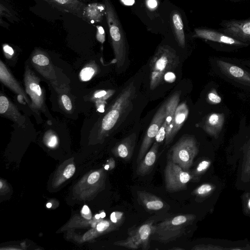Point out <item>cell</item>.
<instances>
[{
    "label": "cell",
    "mask_w": 250,
    "mask_h": 250,
    "mask_svg": "<svg viewBox=\"0 0 250 250\" xmlns=\"http://www.w3.org/2000/svg\"><path fill=\"white\" fill-rule=\"evenodd\" d=\"M221 25L226 34L244 42L250 41V19L227 21Z\"/></svg>",
    "instance_id": "cell-14"
},
{
    "label": "cell",
    "mask_w": 250,
    "mask_h": 250,
    "mask_svg": "<svg viewBox=\"0 0 250 250\" xmlns=\"http://www.w3.org/2000/svg\"><path fill=\"white\" fill-rule=\"evenodd\" d=\"M234 138L242 142L243 159L241 178L244 182H248L250 181V121L247 123L245 117L241 119L239 130Z\"/></svg>",
    "instance_id": "cell-12"
},
{
    "label": "cell",
    "mask_w": 250,
    "mask_h": 250,
    "mask_svg": "<svg viewBox=\"0 0 250 250\" xmlns=\"http://www.w3.org/2000/svg\"><path fill=\"white\" fill-rule=\"evenodd\" d=\"M159 143L155 142L150 149L146 154L142 160L138 164L136 173L144 176L152 170L158 158Z\"/></svg>",
    "instance_id": "cell-20"
},
{
    "label": "cell",
    "mask_w": 250,
    "mask_h": 250,
    "mask_svg": "<svg viewBox=\"0 0 250 250\" xmlns=\"http://www.w3.org/2000/svg\"><path fill=\"white\" fill-rule=\"evenodd\" d=\"M210 165L211 161L208 159H204L200 161L191 174L192 179L196 180L198 177L203 174L209 167Z\"/></svg>",
    "instance_id": "cell-30"
},
{
    "label": "cell",
    "mask_w": 250,
    "mask_h": 250,
    "mask_svg": "<svg viewBox=\"0 0 250 250\" xmlns=\"http://www.w3.org/2000/svg\"><path fill=\"white\" fill-rule=\"evenodd\" d=\"M137 195L138 201L146 210L157 211L165 207L163 200L152 193L144 190H139L137 191Z\"/></svg>",
    "instance_id": "cell-22"
},
{
    "label": "cell",
    "mask_w": 250,
    "mask_h": 250,
    "mask_svg": "<svg viewBox=\"0 0 250 250\" xmlns=\"http://www.w3.org/2000/svg\"><path fill=\"white\" fill-rule=\"evenodd\" d=\"M136 140L135 133H133L122 140L113 149L115 155L125 161L129 160L132 156Z\"/></svg>",
    "instance_id": "cell-21"
},
{
    "label": "cell",
    "mask_w": 250,
    "mask_h": 250,
    "mask_svg": "<svg viewBox=\"0 0 250 250\" xmlns=\"http://www.w3.org/2000/svg\"><path fill=\"white\" fill-rule=\"evenodd\" d=\"M189 114L188 106L186 102L178 105L175 112L173 126L168 141V144L171 143L174 138L185 122Z\"/></svg>",
    "instance_id": "cell-23"
},
{
    "label": "cell",
    "mask_w": 250,
    "mask_h": 250,
    "mask_svg": "<svg viewBox=\"0 0 250 250\" xmlns=\"http://www.w3.org/2000/svg\"><path fill=\"white\" fill-rule=\"evenodd\" d=\"M105 15L108 26L111 43L118 68L125 60L127 43L122 28L114 7L110 0H104Z\"/></svg>",
    "instance_id": "cell-3"
},
{
    "label": "cell",
    "mask_w": 250,
    "mask_h": 250,
    "mask_svg": "<svg viewBox=\"0 0 250 250\" xmlns=\"http://www.w3.org/2000/svg\"><path fill=\"white\" fill-rule=\"evenodd\" d=\"M175 78V75L173 72H168L164 76V80L168 83L174 82Z\"/></svg>",
    "instance_id": "cell-41"
},
{
    "label": "cell",
    "mask_w": 250,
    "mask_h": 250,
    "mask_svg": "<svg viewBox=\"0 0 250 250\" xmlns=\"http://www.w3.org/2000/svg\"><path fill=\"white\" fill-rule=\"evenodd\" d=\"M82 215L83 217L87 219H90L91 218V212L88 208V207L84 205L81 211Z\"/></svg>",
    "instance_id": "cell-40"
},
{
    "label": "cell",
    "mask_w": 250,
    "mask_h": 250,
    "mask_svg": "<svg viewBox=\"0 0 250 250\" xmlns=\"http://www.w3.org/2000/svg\"><path fill=\"white\" fill-rule=\"evenodd\" d=\"M25 91L30 98V107L39 114L45 112V98L43 91L40 85V79L26 64L23 74Z\"/></svg>",
    "instance_id": "cell-8"
},
{
    "label": "cell",
    "mask_w": 250,
    "mask_h": 250,
    "mask_svg": "<svg viewBox=\"0 0 250 250\" xmlns=\"http://www.w3.org/2000/svg\"><path fill=\"white\" fill-rule=\"evenodd\" d=\"M135 86L132 82L118 95L98 124V129L100 135H107L119 122L123 114L131 106L135 98Z\"/></svg>",
    "instance_id": "cell-1"
},
{
    "label": "cell",
    "mask_w": 250,
    "mask_h": 250,
    "mask_svg": "<svg viewBox=\"0 0 250 250\" xmlns=\"http://www.w3.org/2000/svg\"><path fill=\"white\" fill-rule=\"evenodd\" d=\"M215 187L210 183H204L193 191V193L197 197L204 198L208 197L214 191Z\"/></svg>",
    "instance_id": "cell-27"
},
{
    "label": "cell",
    "mask_w": 250,
    "mask_h": 250,
    "mask_svg": "<svg viewBox=\"0 0 250 250\" xmlns=\"http://www.w3.org/2000/svg\"><path fill=\"white\" fill-rule=\"evenodd\" d=\"M96 38L101 43H104L105 41V32L101 26H97Z\"/></svg>",
    "instance_id": "cell-36"
},
{
    "label": "cell",
    "mask_w": 250,
    "mask_h": 250,
    "mask_svg": "<svg viewBox=\"0 0 250 250\" xmlns=\"http://www.w3.org/2000/svg\"><path fill=\"white\" fill-rule=\"evenodd\" d=\"M100 177V174L98 171L92 172L88 177L87 182L90 184H93L98 182Z\"/></svg>",
    "instance_id": "cell-38"
},
{
    "label": "cell",
    "mask_w": 250,
    "mask_h": 250,
    "mask_svg": "<svg viewBox=\"0 0 250 250\" xmlns=\"http://www.w3.org/2000/svg\"><path fill=\"white\" fill-rule=\"evenodd\" d=\"M172 25L177 42L180 46L184 48L186 40L184 25L180 15L177 11H174L172 13Z\"/></svg>",
    "instance_id": "cell-25"
},
{
    "label": "cell",
    "mask_w": 250,
    "mask_h": 250,
    "mask_svg": "<svg viewBox=\"0 0 250 250\" xmlns=\"http://www.w3.org/2000/svg\"><path fill=\"white\" fill-rule=\"evenodd\" d=\"M114 93V91L112 90H100L94 93L93 97L96 100V102H98V104H103L104 101L111 96Z\"/></svg>",
    "instance_id": "cell-31"
},
{
    "label": "cell",
    "mask_w": 250,
    "mask_h": 250,
    "mask_svg": "<svg viewBox=\"0 0 250 250\" xmlns=\"http://www.w3.org/2000/svg\"><path fill=\"white\" fill-rule=\"evenodd\" d=\"M198 152V144L195 137L185 135L172 147L170 159L184 170L188 171Z\"/></svg>",
    "instance_id": "cell-6"
},
{
    "label": "cell",
    "mask_w": 250,
    "mask_h": 250,
    "mask_svg": "<svg viewBox=\"0 0 250 250\" xmlns=\"http://www.w3.org/2000/svg\"><path fill=\"white\" fill-rule=\"evenodd\" d=\"M242 201L244 212L246 214H250V193L247 192L243 194Z\"/></svg>",
    "instance_id": "cell-35"
},
{
    "label": "cell",
    "mask_w": 250,
    "mask_h": 250,
    "mask_svg": "<svg viewBox=\"0 0 250 250\" xmlns=\"http://www.w3.org/2000/svg\"><path fill=\"white\" fill-rule=\"evenodd\" d=\"M2 186V182L0 181V188H1Z\"/></svg>",
    "instance_id": "cell-49"
},
{
    "label": "cell",
    "mask_w": 250,
    "mask_h": 250,
    "mask_svg": "<svg viewBox=\"0 0 250 250\" xmlns=\"http://www.w3.org/2000/svg\"><path fill=\"white\" fill-rule=\"evenodd\" d=\"M3 50L5 56L7 59H10L14 53L13 48L7 44L3 45Z\"/></svg>",
    "instance_id": "cell-39"
},
{
    "label": "cell",
    "mask_w": 250,
    "mask_h": 250,
    "mask_svg": "<svg viewBox=\"0 0 250 250\" xmlns=\"http://www.w3.org/2000/svg\"><path fill=\"white\" fill-rule=\"evenodd\" d=\"M218 87V85L211 87L206 94L207 103L213 107L223 106V98L219 94Z\"/></svg>",
    "instance_id": "cell-26"
},
{
    "label": "cell",
    "mask_w": 250,
    "mask_h": 250,
    "mask_svg": "<svg viewBox=\"0 0 250 250\" xmlns=\"http://www.w3.org/2000/svg\"><path fill=\"white\" fill-rule=\"evenodd\" d=\"M98 67L96 64H87L80 71V78L83 82L88 81L97 73Z\"/></svg>",
    "instance_id": "cell-28"
},
{
    "label": "cell",
    "mask_w": 250,
    "mask_h": 250,
    "mask_svg": "<svg viewBox=\"0 0 250 250\" xmlns=\"http://www.w3.org/2000/svg\"><path fill=\"white\" fill-rule=\"evenodd\" d=\"M120 1L125 5L131 6L135 3V0H120Z\"/></svg>",
    "instance_id": "cell-43"
},
{
    "label": "cell",
    "mask_w": 250,
    "mask_h": 250,
    "mask_svg": "<svg viewBox=\"0 0 250 250\" xmlns=\"http://www.w3.org/2000/svg\"><path fill=\"white\" fill-rule=\"evenodd\" d=\"M195 33V36L197 37L218 43L242 47L249 45L246 42L211 29L196 28Z\"/></svg>",
    "instance_id": "cell-16"
},
{
    "label": "cell",
    "mask_w": 250,
    "mask_h": 250,
    "mask_svg": "<svg viewBox=\"0 0 250 250\" xmlns=\"http://www.w3.org/2000/svg\"><path fill=\"white\" fill-rule=\"evenodd\" d=\"M105 13L104 5L91 3L86 5L83 13V20L90 22H98L102 20Z\"/></svg>",
    "instance_id": "cell-24"
},
{
    "label": "cell",
    "mask_w": 250,
    "mask_h": 250,
    "mask_svg": "<svg viewBox=\"0 0 250 250\" xmlns=\"http://www.w3.org/2000/svg\"><path fill=\"white\" fill-rule=\"evenodd\" d=\"M0 81L12 92L24 99L30 106L31 102L25 91L1 60L0 61Z\"/></svg>",
    "instance_id": "cell-17"
},
{
    "label": "cell",
    "mask_w": 250,
    "mask_h": 250,
    "mask_svg": "<svg viewBox=\"0 0 250 250\" xmlns=\"http://www.w3.org/2000/svg\"><path fill=\"white\" fill-rule=\"evenodd\" d=\"M146 4L147 7L150 9H154L158 5L157 0H146Z\"/></svg>",
    "instance_id": "cell-42"
},
{
    "label": "cell",
    "mask_w": 250,
    "mask_h": 250,
    "mask_svg": "<svg viewBox=\"0 0 250 250\" xmlns=\"http://www.w3.org/2000/svg\"><path fill=\"white\" fill-rule=\"evenodd\" d=\"M101 218H103L105 216V214L104 212H102L100 214Z\"/></svg>",
    "instance_id": "cell-46"
},
{
    "label": "cell",
    "mask_w": 250,
    "mask_h": 250,
    "mask_svg": "<svg viewBox=\"0 0 250 250\" xmlns=\"http://www.w3.org/2000/svg\"><path fill=\"white\" fill-rule=\"evenodd\" d=\"M53 7L83 19L86 5L81 0H44Z\"/></svg>",
    "instance_id": "cell-18"
},
{
    "label": "cell",
    "mask_w": 250,
    "mask_h": 250,
    "mask_svg": "<svg viewBox=\"0 0 250 250\" xmlns=\"http://www.w3.org/2000/svg\"><path fill=\"white\" fill-rule=\"evenodd\" d=\"M32 65L38 73L47 80L57 93L62 90L59 84L55 67L49 56L39 49L35 50L31 56Z\"/></svg>",
    "instance_id": "cell-9"
},
{
    "label": "cell",
    "mask_w": 250,
    "mask_h": 250,
    "mask_svg": "<svg viewBox=\"0 0 250 250\" xmlns=\"http://www.w3.org/2000/svg\"><path fill=\"white\" fill-rule=\"evenodd\" d=\"M195 218L194 214H186L165 219L154 225L152 236L154 235L155 239L161 243L174 241L186 234Z\"/></svg>",
    "instance_id": "cell-4"
},
{
    "label": "cell",
    "mask_w": 250,
    "mask_h": 250,
    "mask_svg": "<svg viewBox=\"0 0 250 250\" xmlns=\"http://www.w3.org/2000/svg\"><path fill=\"white\" fill-rule=\"evenodd\" d=\"M166 102L161 105L154 115L142 142L137 158L138 164L148 152L166 117Z\"/></svg>",
    "instance_id": "cell-13"
},
{
    "label": "cell",
    "mask_w": 250,
    "mask_h": 250,
    "mask_svg": "<svg viewBox=\"0 0 250 250\" xmlns=\"http://www.w3.org/2000/svg\"><path fill=\"white\" fill-rule=\"evenodd\" d=\"M171 250H184L185 249L179 247H174L170 249Z\"/></svg>",
    "instance_id": "cell-45"
},
{
    "label": "cell",
    "mask_w": 250,
    "mask_h": 250,
    "mask_svg": "<svg viewBox=\"0 0 250 250\" xmlns=\"http://www.w3.org/2000/svg\"><path fill=\"white\" fill-rule=\"evenodd\" d=\"M213 68L218 77L250 92V69L247 67L240 62L217 58L214 60Z\"/></svg>",
    "instance_id": "cell-5"
},
{
    "label": "cell",
    "mask_w": 250,
    "mask_h": 250,
    "mask_svg": "<svg viewBox=\"0 0 250 250\" xmlns=\"http://www.w3.org/2000/svg\"><path fill=\"white\" fill-rule=\"evenodd\" d=\"M51 206H52V204H51V203H47V205H46V207H47L48 208H51Z\"/></svg>",
    "instance_id": "cell-47"
},
{
    "label": "cell",
    "mask_w": 250,
    "mask_h": 250,
    "mask_svg": "<svg viewBox=\"0 0 250 250\" xmlns=\"http://www.w3.org/2000/svg\"><path fill=\"white\" fill-rule=\"evenodd\" d=\"M153 223V220H148L138 227L129 229L127 237L116 242L115 244L133 250H148L150 248L149 240L154 227Z\"/></svg>",
    "instance_id": "cell-7"
},
{
    "label": "cell",
    "mask_w": 250,
    "mask_h": 250,
    "mask_svg": "<svg viewBox=\"0 0 250 250\" xmlns=\"http://www.w3.org/2000/svg\"><path fill=\"white\" fill-rule=\"evenodd\" d=\"M241 63L243 65L250 68V61H246L241 62Z\"/></svg>",
    "instance_id": "cell-44"
},
{
    "label": "cell",
    "mask_w": 250,
    "mask_h": 250,
    "mask_svg": "<svg viewBox=\"0 0 250 250\" xmlns=\"http://www.w3.org/2000/svg\"><path fill=\"white\" fill-rule=\"evenodd\" d=\"M192 250H226L225 248L218 247L217 246L212 245L210 244H200L195 245L193 247Z\"/></svg>",
    "instance_id": "cell-34"
},
{
    "label": "cell",
    "mask_w": 250,
    "mask_h": 250,
    "mask_svg": "<svg viewBox=\"0 0 250 250\" xmlns=\"http://www.w3.org/2000/svg\"><path fill=\"white\" fill-rule=\"evenodd\" d=\"M58 101L60 106L65 112L70 113L72 111L73 105L70 98L67 95L62 93V91L58 93Z\"/></svg>",
    "instance_id": "cell-29"
},
{
    "label": "cell",
    "mask_w": 250,
    "mask_h": 250,
    "mask_svg": "<svg viewBox=\"0 0 250 250\" xmlns=\"http://www.w3.org/2000/svg\"><path fill=\"white\" fill-rule=\"evenodd\" d=\"M179 63V57L174 49L167 45L160 46L149 63L150 89L153 90L159 85L165 74L174 71Z\"/></svg>",
    "instance_id": "cell-2"
},
{
    "label": "cell",
    "mask_w": 250,
    "mask_h": 250,
    "mask_svg": "<svg viewBox=\"0 0 250 250\" xmlns=\"http://www.w3.org/2000/svg\"><path fill=\"white\" fill-rule=\"evenodd\" d=\"M229 115V111L227 107H214L212 110L204 117L200 126L208 135L218 140L224 134Z\"/></svg>",
    "instance_id": "cell-10"
},
{
    "label": "cell",
    "mask_w": 250,
    "mask_h": 250,
    "mask_svg": "<svg viewBox=\"0 0 250 250\" xmlns=\"http://www.w3.org/2000/svg\"><path fill=\"white\" fill-rule=\"evenodd\" d=\"M45 143L50 147H54L58 143V139L57 135L52 130L47 131L44 136Z\"/></svg>",
    "instance_id": "cell-32"
},
{
    "label": "cell",
    "mask_w": 250,
    "mask_h": 250,
    "mask_svg": "<svg viewBox=\"0 0 250 250\" xmlns=\"http://www.w3.org/2000/svg\"><path fill=\"white\" fill-rule=\"evenodd\" d=\"M95 217V218L97 219H99L101 217L100 214H96Z\"/></svg>",
    "instance_id": "cell-48"
},
{
    "label": "cell",
    "mask_w": 250,
    "mask_h": 250,
    "mask_svg": "<svg viewBox=\"0 0 250 250\" xmlns=\"http://www.w3.org/2000/svg\"><path fill=\"white\" fill-rule=\"evenodd\" d=\"M75 171V167L73 164L68 165L63 171L64 176L68 179L73 176Z\"/></svg>",
    "instance_id": "cell-37"
},
{
    "label": "cell",
    "mask_w": 250,
    "mask_h": 250,
    "mask_svg": "<svg viewBox=\"0 0 250 250\" xmlns=\"http://www.w3.org/2000/svg\"><path fill=\"white\" fill-rule=\"evenodd\" d=\"M166 188L169 192H177L187 188L188 183L192 179L188 171L184 170L171 159L167 161L164 171Z\"/></svg>",
    "instance_id": "cell-11"
},
{
    "label": "cell",
    "mask_w": 250,
    "mask_h": 250,
    "mask_svg": "<svg viewBox=\"0 0 250 250\" xmlns=\"http://www.w3.org/2000/svg\"><path fill=\"white\" fill-rule=\"evenodd\" d=\"M181 91L173 93L166 101V117L163 123L166 126L165 145H168V141L171 132L175 110L179 104Z\"/></svg>",
    "instance_id": "cell-19"
},
{
    "label": "cell",
    "mask_w": 250,
    "mask_h": 250,
    "mask_svg": "<svg viewBox=\"0 0 250 250\" xmlns=\"http://www.w3.org/2000/svg\"><path fill=\"white\" fill-rule=\"evenodd\" d=\"M0 114L2 117L8 118L22 128L26 127V119L17 106L4 94L0 96Z\"/></svg>",
    "instance_id": "cell-15"
},
{
    "label": "cell",
    "mask_w": 250,
    "mask_h": 250,
    "mask_svg": "<svg viewBox=\"0 0 250 250\" xmlns=\"http://www.w3.org/2000/svg\"><path fill=\"white\" fill-rule=\"evenodd\" d=\"M125 219V214L123 212L114 211L110 215V220L111 222L118 226L123 224Z\"/></svg>",
    "instance_id": "cell-33"
}]
</instances>
